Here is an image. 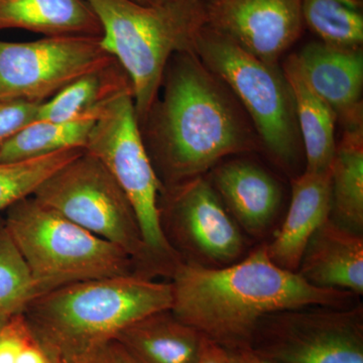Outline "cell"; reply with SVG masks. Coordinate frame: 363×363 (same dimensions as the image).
<instances>
[{
	"label": "cell",
	"mask_w": 363,
	"mask_h": 363,
	"mask_svg": "<svg viewBox=\"0 0 363 363\" xmlns=\"http://www.w3.org/2000/svg\"><path fill=\"white\" fill-rule=\"evenodd\" d=\"M162 88L143 124V142L164 189L204 176L227 157L259 149L240 102L194 51L172 57Z\"/></svg>",
	"instance_id": "6da1fadb"
},
{
	"label": "cell",
	"mask_w": 363,
	"mask_h": 363,
	"mask_svg": "<svg viewBox=\"0 0 363 363\" xmlns=\"http://www.w3.org/2000/svg\"><path fill=\"white\" fill-rule=\"evenodd\" d=\"M171 277V312L203 337L235 350H250L257 325L269 315L309 306L350 307L357 296L310 285L277 266L266 245L228 266L181 260Z\"/></svg>",
	"instance_id": "7a4b0ae2"
},
{
	"label": "cell",
	"mask_w": 363,
	"mask_h": 363,
	"mask_svg": "<svg viewBox=\"0 0 363 363\" xmlns=\"http://www.w3.org/2000/svg\"><path fill=\"white\" fill-rule=\"evenodd\" d=\"M172 304L171 283L133 274L43 294L23 314L35 335L60 358L111 340L128 325L171 310Z\"/></svg>",
	"instance_id": "3957f363"
},
{
	"label": "cell",
	"mask_w": 363,
	"mask_h": 363,
	"mask_svg": "<svg viewBox=\"0 0 363 363\" xmlns=\"http://www.w3.org/2000/svg\"><path fill=\"white\" fill-rule=\"evenodd\" d=\"M101 26L100 44L130 78L138 123L159 96L169 60L193 51L204 26V0H85Z\"/></svg>",
	"instance_id": "277c9868"
},
{
	"label": "cell",
	"mask_w": 363,
	"mask_h": 363,
	"mask_svg": "<svg viewBox=\"0 0 363 363\" xmlns=\"http://www.w3.org/2000/svg\"><path fill=\"white\" fill-rule=\"evenodd\" d=\"M4 218L39 296L82 281L138 274L135 262L121 248L40 204L33 196L7 208Z\"/></svg>",
	"instance_id": "5b68a950"
},
{
	"label": "cell",
	"mask_w": 363,
	"mask_h": 363,
	"mask_svg": "<svg viewBox=\"0 0 363 363\" xmlns=\"http://www.w3.org/2000/svg\"><path fill=\"white\" fill-rule=\"evenodd\" d=\"M193 51L233 93L272 159L285 168L297 164L303 145L283 69L252 56L205 25L196 33Z\"/></svg>",
	"instance_id": "8992f818"
},
{
	"label": "cell",
	"mask_w": 363,
	"mask_h": 363,
	"mask_svg": "<svg viewBox=\"0 0 363 363\" xmlns=\"http://www.w3.org/2000/svg\"><path fill=\"white\" fill-rule=\"evenodd\" d=\"M85 150L106 167L128 195L157 274L171 276L182 259L162 230L160 197L164 187L143 142L131 88L101 107Z\"/></svg>",
	"instance_id": "52a82bcc"
},
{
	"label": "cell",
	"mask_w": 363,
	"mask_h": 363,
	"mask_svg": "<svg viewBox=\"0 0 363 363\" xmlns=\"http://www.w3.org/2000/svg\"><path fill=\"white\" fill-rule=\"evenodd\" d=\"M40 204L123 250L138 274L157 272L133 204L96 157L81 152L43 182L32 195Z\"/></svg>",
	"instance_id": "ba28073f"
},
{
	"label": "cell",
	"mask_w": 363,
	"mask_h": 363,
	"mask_svg": "<svg viewBox=\"0 0 363 363\" xmlns=\"http://www.w3.org/2000/svg\"><path fill=\"white\" fill-rule=\"evenodd\" d=\"M250 350L271 363H363V310L309 306L257 325Z\"/></svg>",
	"instance_id": "9c48e42d"
},
{
	"label": "cell",
	"mask_w": 363,
	"mask_h": 363,
	"mask_svg": "<svg viewBox=\"0 0 363 363\" xmlns=\"http://www.w3.org/2000/svg\"><path fill=\"white\" fill-rule=\"evenodd\" d=\"M116 61L102 48L100 37L93 35L0 40V101L43 104L74 81Z\"/></svg>",
	"instance_id": "30bf717a"
},
{
	"label": "cell",
	"mask_w": 363,
	"mask_h": 363,
	"mask_svg": "<svg viewBox=\"0 0 363 363\" xmlns=\"http://www.w3.org/2000/svg\"><path fill=\"white\" fill-rule=\"evenodd\" d=\"M160 213L167 240L185 262L224 267L242 255L240 226L204 176L164 188Z\"/></svg>",
	"instance_id": "8fae6325"
},
{
	"label": "cell",
	"mask_w": 363,
	"mask_h": 363,
	"mask_svg": "<svg viewBox=\"0 0 363 363\" xmlns=\"http://www.w3.org/2000/svg\"><path fill=\"white\" fill-rule=\"evenodd\" d=\"M203 11L205 26L272 65L304 26L302 0H204Z\"/></svg>",
	"instance_id": "7c38bea8"
},
{
	"label": "cell",
	"mask_w": 363,
	"mask_h": 363,
	"mask_svg": "<svg viewBox=\"0 0 363 363\" xmlns=\"http://www.w3.org/2000/svg\"><path fill=\"white\" fill-rule=\"evenodd\" d=\"M306 82L336 114L343 130L363 126V51L309 43L295 54Z\"/></svg>",
	"instance_id": "4fadbf2b"
},
{
	"label": "cell",
	"mask_w": 363,
	"mask_h": 363,
	"mask_svg": "<svg viewBox=\"0 0 363 363\" xmlns=\"http://www.w3.org/2000/svg\"><path fill=\"white\" fill-rule=\"evenodd\" d=\"M210 183L224 206L245 231L259 235L274 220L281 202V186L266 169L245 160L216 164Z\"/></svg>",
	"instance_id": "5bb4252c"
},
{
	"label": "cell",
	"mask_w": 363,
	"mask_h": 363,
	"mask_svg": "<svg viewBox=\"0 0 363 363\" xmlns=\"http://www.w3.org/2000/svg\"><path fill=\"white\" fill-rule=\"evenodd\" d=\"M297 274L320 289L363 293L362 234L329 218L306 245Z\"/></svg>",
	"instance_id": "9a60e30c"
},
{
	"label": "cell",
	"mask_w": 363,
	"mask_h": 363,
	"mask_svg": "<svg viewBox=\"0 0 363 363\" xmlns=\"http://www.w3.org/2000/svg\"><path fill=\"white\" fill-rule=\"evenodd\" d=\"M330 215V171H305L294 179L285 221L274 240L266 245L269 259L281 269L297 272L306 245Z\"/></svg>",
	"instance_id": "2e32d148"
},
{
	"label": "cell",
	"mask_w": 363,
	"mask_h": 363,
	"mask_svg": "<svg viewBox=\"0 0 363 363\" xmlns=\"http://www.w3.org/2000/svg\"><path fill=\"white\" fill-rule=\"evenodd\" d=\"M114 339L136 363H197L203 336L166 310L133 322Z\"/></svg>",
	"instance_id": "e0dca14e"
},
{
	"label": "cell",
	"mask_w": 363,
	"mask_h": 363,
	"mask_svg": "<svg viewBox=\"0 0 363 363\" xmlns=\"http://www.w3.org/2000/svg\"><path fill=\"white\" fill-rule=\"evenodd\" d=\"M292 90L296 116L306 156L305 171L326 173L330 171L335 155V124L337 117L309 84L296 60L290 55L281 66Z\"/></svg>",
	"instance_id": "ac0fdd59"
},
{
	"label": "cell",
	"mask_w": 363,
	"mask_h": 363,
	"mask_svg": "<svg viewBox=\"0 0 363 363\" xmlns=\"http://www.w3.org/2000/svg\"><path fill=\"white\" fill-rule=\"evenodd\" d=\"M20 28L45 37H101V26L85 0H0V30Z\"/></svg>",
	"instance_id": "d6986e66"
},
{
	"label": "cell",
	"mask_w": 363,
	"mask_h": 363,
	"mask_svg": "<svg viewBox=\"0 0 363 363\" xmlns=\"http://www.w3.org/2000/svg\"><path fill=\"white\" fill-rule=\"evenodd\" d=\"M332 220L362 234L363 228V126L343 130L332 161Z\"/></svg>",
	"instance_id": "ffe728a7"
},
{
	"label": "cell",
	"mask_w": 363,
	"mask_h": 363,
	"mask_svg": "<svg viewBox=\"0 0 363 363\" xmlns=\"http://www.w3.org/2000/svg\"><path fill=\"white\" fill-rule=\"evenodd\" d=\"M130 78L117 61L79 78L40 105L35 121H68L98 111L121 91ZM133 89V88H131Z\"/></svg>",
	"instance_id": "44dd1931"
},
{
	"label": "cell",
	"mask_w": 363,
	"mask_h": 363,
	"mask_svg": "<svg viewBox=\"0 0 363 363\" xmlns=\"http://www.w3.org/2000/svg\"><path fill=\"white\" fill-rule=\"evenodd\" d=\"M100 109L68 121H33L0 147V162L28 161L65 150H85Z\"/></svg>",
	"instance_id": "7402d4cb"
},
{
	"label": "cell",
	"mask_w": 363,
	"mask_h": 363,
	"mask_svg": "<svg viewBox=\"0 0 363 363\" xmlns=\"http://www.w3.org/2000/svg\"><path fill=\"white\" fill-rule=\"evenodd\" d=\"M307 26L325 44L358 49L363 44V0H302Z\"/></svg>",
	"instance_id": "603a6c76"
},
{
	"label": "cell",
	"mask_w": 363,
	"mask_h": 363,
	"mask_svg": "<svg viewBox=\"0 0 363 363\" xmlns=\"http://www.w3.org/2000/svg\"><path fill=\"white\" fill-rule=\"evenodd\" d=\"M38 296L28 264L0 216V317L25 312Z\"/></svg>",
	"instance_id": "cb8c5ba5"
},
{
	"label": "cell",
	"mask_w": 363,
	"mask_h": 363,
	"mask_svg": "<svg viewBox=\"0 0 363 363\" xmlns=\"http://www.w3.org/2000/svg\"><path fill=\"white\" fill-rule=\"evenodd\" d=\"M83 152L65 150L28 161L0 162V212L32 196L43 182Z\"/></svg>",
	"instance_id": "d4e9b609"
},
{
	"label": "cell",
	"mask_w": 363,
	"mask_h": 363,
	"mask_svg": "<svg viewBox=\"0 0 363 363\" xmlns=\"http://www.w3.org/2000/svg\"><path fill=\"white\" fill-rule=\"evenodd\" d=\"M40 104L25 100L0 101V147L37 119Z\"/></svg>",
	"instance_id": "484cf974"
},
{
	"label": "cell",
	"mask_w": 363,
	"mask_h": 363,
	"mask_svg": "<svg viewBox=\"0 0 363 363\" xmlns=\"http://www.w3.org/2000/svg\"><path fill=\"white\" fill-rule=\"evenodd\" d=\"M32 332L23 313L7 318L0 325V363H14L26 338Z\"/></svg>",
	"instance_id": "4316f807"
},
{
	"label": "cell",
	"mask_w": 363,
	"mask_h": 363,
	"mask_svg": "<svg viewBox=\"0 0 363 363\" xmlns=\"http://www.w3.org/2000/svg\"><path fill=\"white\" fill-rule=\"evenodd\" d=\"M61 363H136L116 339L59 358Z\"/></svg>",
	"instance_id": "83f0119b"
},
{
	"label": "cell",
	"mask_w": 363,
	"mask_h": 363,
	"mask_svg": "<svg viewBox=\"0 0 363 363\" xmlns=\"http://www.w3.org/2000/svg\"><path fill=\"white\" fill-rule=\"evenodd\" d=\"M255 360L252 350L226 347L203 337L197 363H255Z\"/></svg>",
	"instance_id": "f1b7e54d"
},
{
	"label": "cell",
	"mask_w": 363,
	"mask_h": 363,
	"mask_svg": "<svg viewBox=\"0 0 363 363\" xmlns=\"http://www.w3.org/2000/svg\"><path fill=\"white\" fill-rule=\"evenodd\" d=\"M14 363H61V362L54 352L35 335L32 328V332L23 343Z\"/></svg>",
	"instance_id": "f546056e"
},
{
	"label": "cell",
	"mask_w": 363,
	"mask_h": 363,
	"mask_svg": "<svg viewBox=\"0 0 363 363\" xmlns=\"http://www.w3.org/2000/svg\"><path fill=\"white\" fill-rule=\"evenodd\" d=\"M133 1L138 2V4H152V2L150 1V0H133Z\"/></svg>",
	"instance_id": "4dcf8cb0"
},
{
	"label": "cell",
	"mask_w": 363,
	"mask_h": 363,
	"mask_svg": "<svg viewBox=\"0 0 363 363\" xmlns=\"http://www.w3.org/2000/svg\"><path fill=\"white\" fill-rule=\"evenodd\" d=\"M255 363H271V362H266V360L259 359V358L257 357V360H255Z\"/></svg>",
	"instance_id": "1f68e13d"
},
{
	"label": "cell",
	"mask_w": 363,
	"mask_h": 363,
	"mask_svg": "<svg viewBox=\"0 0 363 363\" xmlns=\"http://www.w3.org/2000/svg\"><path fill=\"white\" fill-rule=\"evenodd\" d=\"M9 318V317H7ZM7 318L6 317H0V325H1L2 323H4V321H6V320L7 319Z\"/></svg>",
	"instance_id": "d6a6232c"
},
{
	"label": "cell",
	"mask_w": 363,
	"mask_h": 363,
	"mask_svg": "<svg viewBox=\"0 0 363 363\" xmlns=\"http://www.w3.org/2000/svg\"><path fill=\"white\" fill-rule=\"evenodd\" d=\"M150 2H162L166 1V0H150Z\"/></svg>",
	"instance_id": "836d02e7"
}]
</instances>
